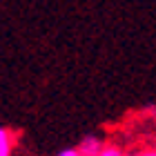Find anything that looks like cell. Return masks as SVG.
<instances>
[{"instance_id": "cell-1", "label": "cell", "mask_w": 156, "mask_h": 156, "mask_svg": "<svg viewBox=\"0 0 156 156\" xmlns=\"http://www.w3.org/2000/svg\"><path fill=\"white\" fill-rule=\"evenodd\" d=\"M76 150L80 152V156H101L105 150V140L101 136H96V134H87V136L80 138Z\"/></svg>"}, {"instance_id": "cell-2", "label": "cell", "mask_w": 156, "mask_h": 156, "mask_svg": "<svg viewBox=\"0 0 156 156\" xmlns=\"http://www.w3.org/2000/svg\"><path fill=\"white\" fill-rule=\"evenodd\" d=\"M13 150V134L7 127H0V156H11Z\"/></svg>"}, {"instance_id": "cell-3", "label": "cell", "mask_w": 156, "mask_h": 156, "mask_svg": "<svg viewBox=\"0 0 156 156\" xmlns=\"http://www.w3.org/2000/svg\"><path fill=\"white\" fill-rule=\"evenodd\" d=\"M101 156H125V154H123V150H120L118 145H105Z\"/></svg>"}, {"instance_id": "cell-4", "label": "cell", "mask_w": 156, "mask_h": 156, "mask_svg": "<svg viewBox=\"0 0 156 156\" xmlns=\"http://www.w3.org/2000/svg\"><path fill=\"white\" fill-rule=\"evenodd\" d=\"M56 156H80V152H78L76 147H67V150H62V152H58Z\"/></svg>"}, {"instance_id": "cell-5", "label": "cell", "mask_w": 156, "mask_h": 156, "mask_svg": "<svg viewBox=\"0 0 156 156\" xmlns=\"http://www.w3.org/2000/svg\"><path fill=\"white\" fill-rule=\"evenodd\" d=\"M138 156H156V150H147V152H140Z\"/></svg>"}, {"instance_id": "cell-6", "label": "cell", "mask_w": 156, "mask_h": 156, "mask_svg": "<svg viewBox=\"0 0 156 156\" xmlns=\"http://www.w3.org/2000/svg\"><path fill=\"white\" fill-rule=\"evenodd\" d=\"M154 150H156V140H154Z\"/></svg>"}]
</instances>
